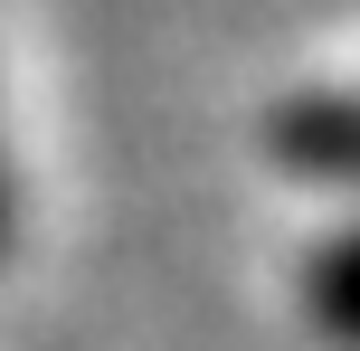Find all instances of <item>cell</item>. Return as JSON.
Masks as SVG:
<instances>
[{
  "mask_svg": "<svg viewBox=\"0 0 360 351\" xmlns=\"http://www.w3.org/2000/svg\"><path fill=\"white\" fill-rule=\"evenodd\" d=\"M266 152L304 181H351V95L342 86H313V95H285L266 114Z\"/></svg>",
  "mask_w": 360,
  "mask_h": 351,
  "instance_id": "obj_1",
  "label": "cell"
},
{
  "mask_svg": "<svg viewBox=\"0 0 360 351\" xmlns=\"http://www.w3.org/2000/svg\"><path fill=\"white\" fill-rule=\"evenodd\" d=\"M351 257H360V238H351V228H332V238L313 247V323H323L332 342H351V333H360V304H351Z\"/></svg>",
  "mask_w": 360,
  "mask_h": 351,
  "instance_id": "obj_2",
  "label": "cell"
},
{
  "mask_svg": "<svg viewBox=\"0 0 360 351\" xmlns=\"http://www.w3.org/2000/svg\"><path fill=\"white\" fill-rule=\"evenodd\" d=\"M0 238H10V181H0Z\"/></svg>",
  "mask_w": 360,
  "mask_h": 351,
  "instance_id": "obj_3",
  "label": "cell"
}]
</instances>
